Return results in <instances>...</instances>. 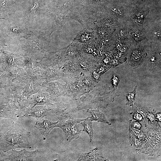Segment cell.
I'll return each instance as SVG.
<instances>
[{
    "instance_id": "ba28073f",
    "label": "cell",
    "mask_w": 161,
    "mask_h": 161,
    "mask_svg": "<svg viewBox=\"0 0 161 161\" xmlns=\"http://www.w3.org/2000/svg\"><path fill=\"white\" fill-rule=\"evenodd\" d=\"M40 90L30 97L28 100V105H32V107L36 106L53 105L50 102L51 100L48 93L43 92Z\"/></svg>"
},
{
    "instance_id": "2e32d148",
    "label": "cell",
    "mask_w": 161,
    "mask_h": 161,
    "mask_svg": "<svg viewBox=\"0 0 161 161\" xmlns=\"http://www.w3.org/2000/svg\"><path fill=\"white\" fill-rule=\"evenodd\" d=\"M92 121L89 117H87L80 123L83 127L82 131L86 132L89 135L90 142L92 141L94 136Z\"/></svg>"
},
{
    "instance_id": "83f0119b",
    "label": "cell",
    "mask_w": 161,
    "mask_h": 161,
    "mask_svg": "<svg viewBox=\"0 0 161 161\" xmlns=\"http://www.w3.org/2000/svg\"><path fill=\"white\" fill-rule=\"evenodd\" d=\"M110 59L109 58H106L104 60V62L106 63H108Z\"/></svg>"
},
{
    "instance_id": "e0dca14e",
    "label": "cell",
    "mask_w": 161,
    "mask_h": 161,
    "mask_svg": "<svg viewBox=\"0 0 161 161\" xmlns=\"http://www.w3.org/2000/svg\"><path fill=\"white\" fill-rule=\"evenodd\" d=\"M9 84V79L4 72L0 75V89H5Z\"/></svg>"
},
{
    "instance_id": "603a6c76",
    "label": "cell",
    "mask_w": 161,
    "mask_h": 161,
    "mask_svg": "<svg viewBox=\"0 0 161 161\" xmlns=\"http://www.w3.org/2000/svg\"><path fill=\"white\" fill-rule=\"evenodd\" d=\"M107 69L108 68H106L104 66H102L98 69L97 71L99 74L102 73L104 72L106 70H108Z\"/></svg>"
},
{
    "instance_id": "ac0fdd59",
    "label": "cell",
    "mask_w": 161,
    "mask_h": 161,
    "mask_svg": "<svg viewBox=\"0 0 161 161\" xmlns=\"http://www.w3.org/2000/svg\"><path fill=\"white\" fill-rule=\"evenodd\" d=\"M137 89V86H136L133 91L126 95L128 100V102L126 104V105L133 104L134 101Z\"/></svg>"
},
{
    "instance_id": "7402d4cb",
    "label": "cell",
    "mask_w": 161,
    "mask_h": 161,
    "mask_svg": "<svg viewBox=\"0 0 161 161\" xmlns=\"http://www.w3.org/2000/svg\"><path fill=\"white\" fill-rule=\"evenodd\" d=\"M93 75L94 78L96 80L98 81L100 80V74L97 71H94L93 72Z\"/></svg>"
},
{
    "instance_id": "30bf717a",
    "label": "cell",
    "mask_w": 161,
    "mask_h": 161,
    "mask_svg": "<svg viewBox=\"0 0 161 161\" xmlns=\"http://www.w3.org/2000/svg\"><path fill=\"white\" fill-rule=\"evenodd\" d=\"M58 121L54 122L49 119L46 118L41 122L37 121L35 126L39 131L44 139L45 140L50 131L54 128L58 127Z\"/></svg>"
},
{
    "instance_id": "3957f363",
    "label": "cell",
    "mask_w": 161,
    "mask_h": 161,
    "mask_svg": "<svg viewBox=\"0 0 161 161\" xmlns=\"http://www.w3.org/2000/svg\"><path fill=\"white\" fill-rule=\"evenodd\" d=\"M5 89L7 96V104L1 111L0 116L11 118L14 120L18 118L23 117V112L16 105L17 102L10 88L8 87Z\"/></svg>"
},
{
    "instance_id": "d4e9b609",
    "label": "cell",
    "mask_w": 161,
    "mask_h": 161,
    "mask_svg": "<svg viewBox=\"0 0 161 161\" xmlns=\"http://www.w3.org/2000/svg\"><path fill=\"white\" fill-rule=\"evenodd\" d=\"M112 10L114 12L117 14H121L122 13V10L119 8H114Z\"/></svg>"
},
{
    "instance_id": "484cf974",
    "label": "cell",
    "mask_w": 161,
    "mask_h": 161,
    "mask_svg": "<svg viewBox=\"0 0 161 161\" xmlns=\"http://www.w3.org/2000/svg\"><path fill=\"white\" fill-rule=\"evenodd\" d=\"M112 63L111 64L113 66H114L116 65H117L118 64H119L118 63L117 61L116 60L114 59L112 60Z\"/></svg>"
},
{
    "instance_id": "4fadbf2b",
    "label": "cell",
    "mask_w": 161,
    "mask_h": 161,
    "mask_svg": "<svg viewBox=\"0 0 161 161\" xmlns=\"http://www.w3.org/2000/svg\"><path fill=\"white\" fill-rule=\"evenodd\" d=\"M2 51L4 55L5 67L4 72L9 70L14 66H17V59L18 56L16 52H10L4 50Z\"/></svg>"
},
{
    "instance_id": "6da1fadb",
    "label": "cell",
    "mask_w": 161,
    "mask_h": 161,
    "mask_svg": "<svg viewBox=\"0 0 161 161\" xmlns=\"http://www.w3.org/2000/svg\"><path fill=\"white\" fill-rule=\"evenodd\" d=\"M30 132L13 123L5 135L0 136V151L6 152L18 148H31L28 138Z\"/></svg>"
},
{
    "instance_id": "7c38bea8",
    "label": "cell",
    "mask_w": 161,
    "mask_h": 161,
    "mask_svg": "<svg viewBox=\"0 0 161 161\" xmlns=\"http://www.w3.org/2000/svg\"><path fill=\"white\" fill-rule=\"evenodd\" d=\"M12 0H0V18L7 20L16 11Z\"/></svg>"
},
{
    "instance_id": "44dd1931",
    "label": "cell",
    "mask_w": 161,
    "mask_h": 161,
    "mask_svg": "<svg viewBox=\"0 0 161 161\" xmlns=\"http://www.w3.org/2000/svg\"><path fill=\"white\" fill-rule=\"evenodd\" d=\"M2 51L0 52V72H4L5 71V67L4 55Z\"/></svg>"
},
{
    "instance_id": "cb8c5ba5",
    "label": "cell",
    "mask_w": 161,
    "mask_h": 161,
    "mask_svg": "<svg viewBox=\"0 0 161 161\" xmlns=\"http://www.w3.org/2000/svg\"><path fill=\"white\" fill-rule=\"evenodd\" d=\"M6 46L5 43L0 40V52L4 50Z\"/></svg>"
},
{
    "instance_id": "4316f807",
    "label": "cell",
    "mask_w": 161,
    "mask_h": 161,
    "mask_svg": "<svg viewBox=\"0 0 161 161\" xmlns=\"http://www.w3.org/2000/svg\"><path fill=\"white\" fill-rule=\"evenodd\" d=\"M133 35H134V37L136 38H138L140 36V35H139V33L137 32H136L135 33H134V34Z\"/></svg>"
},
{
    "instance_id": "7a4b0ae2",
    "label": "cell",
    "mask_w": 161,
    "mask_h": 161,
    "mask_svg": "<svg viewBox=\"0 0 161 161\" xmlns=\"http://www.w3.org/2000/svg\"><path fill=\"white\" fill-rule=\"evenodd\" d=\"M7 20H9V23L5 28V33L11 38L19 39L30 34L24 19L13 20L8 18Z\"/></svg>"
},
{
    "instance_id": "d6986e66",
    "label": "cell",
    "mask_w": 161,
    "mask_h": 161,
    "mask_svg": "<svg viewBox=\"0 0 161 161\" xmlns=\"http://www.w3.org/2000/svg\"><path fill=\"white\" fill-rule=\"evenodd\" d=\"M7 101V96L6 94L0 93V112L6 106Z\"/></svg>"
},
{
    "instance_id": "ffe728a7",
    "label": "cell",
    "mask_w": 161,
    "mask_h": 161,
    "mask_svg": "<svg viewBox=\"0 0 161 161\" xmlns=\"http://www.w3.org/2000/svg\"><path fill=\"white\" fill-rule=\"evenodd\" d=\"M120 80L119 77L113 72L112 78V83L114 88V90H115L117 89Z\"/></svg>"
},
{
    "instance_id": "277c9868",
    "label": "cell",
    "mask_w": 161,
    "mask_h": 161,
    "mask_svg": "<svg viewBox=\"0 0 161 161\" xmlns=\"http://www.w3.org/2000/svg\"><path fill=\"white\" fill-rule=\"evenodd\" d=\"M84 119L76 118L63 121L58 120V127L63 130L67 141H71L79 138L81 131L78 124Z\"/></svg>"
},
{
    "instance_id": "5bb4252c",
    "label": "cell",
    "mask_w": 161,
    "mask_h": 161,
    "mask_svg": "<svg viewBox=\"0 0 161 161\" xmlns=\"http://www.w3.org/2000/svg\"><path fill=\"white\" fill-rule=\"evenodd\" d=\"M43 86L46 88V91L49 93L50 100H54L57 97L61 95L60 86L57 82H51L43 83Z\"/></svg>"
},
{
    "instance_id": "9a60e30c",
    "label": "cell",
    "mask_w": 161,
    "mask_h": 161,
    "mask_svg": "<svg viewBox=\"0 0 161 161\" xmlns=\"http://www.w3.org/2000/svg\"><path fill=\"white\" fill-rule=\"evenodd\" d=\"M87 112L92 115V116L89 117L92 121H95L98 122H101L106 123L109 125H111L106 119L105 115L100 111L99 109H89Z\"/></svg>"
},
{
    "instance_id": "8992f818",
    "label": "cell",
    "mask_w": 161,
    "mask_h": 161,
    "mask_svg": "<svg viewBox=\"0 0 161 161\" xmlns=\"http://www.w3.org/2000/svg\"><path fill=\"white\" fill-rule=\"evenodd\" d=\"M50 111L58 119V121H65L76 118V110L61 103L53 105Z\"/></svg>"
},
{
    "instance_id": "5b68a950",
    "label": "cell",
    "mask_w": 161,
    "mask_h": 161,
    "mask_svg": "<svg viewBox=\"0 0 161 161\" xmlns=\"http://www.w3.org/2000/svg\"><path fill=\"white\" fill-rule=\"evenodd\" d=\"M10 82L27 83L32 82L29 73L24 68L15 66L4 72Z\"/></svg>"
},
{
    "instance_id": "8fae6325",
    "label": "cell",
    "mask_w": 161,
    "mask_h": 161,
    "mask_svg": "<svg viewBox=\"0 0 161 161\" xmlns=\"http://www.w3.org/2000/svg\"><path fill=\"white\" fill-rule=\"evenodd\" d=\"M38 61L31 56H18L17 66L24 68L26 70H31L38 67Z\"/></svg>"
},
{
    "instance_id": "9c48e42d",
    "label": "cell",
    "mask_w": 161,
    "mask_h": 161,
    "mask_svg": "<svg viewBox=\"0 0 161 161\" xmlns=\"http://www.w3.org/2000/svg\"><path fill=\"white\" fill-rule=\"evenodd\" d=\"M51 109V107L44 105L36 106L34 107L29 106L25 109L24 117L31 116L38 120L44 117Z\"/></svg>"
},
{
    "instance_id": "52a82bcc",
    "label": "cell",
    "mask_w": 161,
    "mask_h": 161,
    "mask_svg": "<svg viewBox=\"0 0 161 161\" xmlns=\"http://www.w3.org/2000/svg\"><path fill=\"white\" fill-rule=\"evenodd\" d=\"M38 151L36 150L32 151H27L24 149L19 151L12 149L11 154L6 155V161H33Z\"/></svg>"
}]
</instances>
